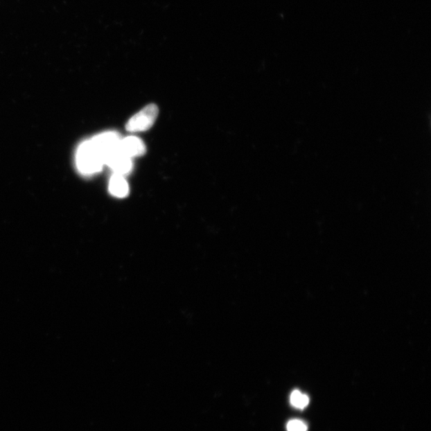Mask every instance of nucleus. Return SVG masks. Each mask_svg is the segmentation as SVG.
<instances>
[{
  "instance_id": "6",
  "label": "nucleus",
  "mask_w": 431,
  "mask_h": 431,
  "mask_svg": "<svg viewBox=\"0 0 431 431\" xmlns=\"http://www.w3.org/2000/svg\"><path fill=\"white\" fill-rule=\"evenodd\" d=\"M290 402L294 407L304 409L308 406L309 398L301 392L296 390L292 393Z\"/></svg>"
},
{
  "instance_id": "7",
  "label": "nucleus",
  "mask_w": 431,
  "mask_h": 431,
  "mask_svg": "<svg viewBox=\"0 0 431 431\" xmlns=\"http://www.w3.org/2000/svg\"><path fill=\"white\" fill-rule=\"evenodd\" d=\"M288 431H307L308 427L301 420H291L287 425Z\"/></svg>"
},
{
  "instance_id": "4",
  "label": "nucleus",
  "mask_w": 431,
  "mask_h": 431,
  "mask_svg": "<svg viewBox=\"0 0 431 431\" xmlns=\"http://www.w3.org/2000/svg\"><path fill=\"white\" fill-rule=\"evenodd\" d=\"M109 166L115 173L123 175H127L133 168V162L130 157H126L120 153L118 150H115L114 153L110 155L106 161V164Z\"/></svg>"
},
{
  "instance_id": "5",
  "label": "nucleus",
  "mask_w": 431,
  "mask_h": 431,
  "mask_svg": "<svg viewBox=\"0 0 431 431\" xmlns=\"http://www.w3.org/2000/svg\"><path fill=\"white\" fill-rule=\"evenodd\" d=\"M109 192L112 195L117 197H125L128 195V183L125 180L123 175L114 173L109 184Z\"/></svg>"
},
{
  "instance_id": "3",
  "label": "nucleus",
  "mask_w": 431,
  "mask_h": 431,
  "mask_svg": "<svg viewBox=\"0 0 431 431\" xmlns=\"http://www.w3.org/2000/svg\"><path fill=\"white\" fill-rule=\"evenodd\" d=\"M118 150L121 154L132 159V157L144 155L146 148L143 141L137 137H128V138L120 139Z\"/></svg>"
},
{
  "instance_id": "2",
  "label": "nucleus",
  "mask_w": 431,
  "mask_h": 431,
  "mask_svg": "<svg viewBox=\"0 0 431 431\" xmlns=\"http://www.w3.org/2000/svg\"><path fill=\"white\" fill-rule=\"evenodd\" d=\"M157 115L159 108L155 104H150L128 121L126 130L132 133L148 130L155 124Z\"/></svg>"
},
{
  "instance_id": "1",
  "label": "nucleus",
  "mask_w": 431,
  "mask_h": 431,
  "mask_svg": "<svg viewBox=\"0 0 431 431\" xmlns=\"http://www.w3.org/2000/svg\"><path fill=\"white\" fill-rule=\"evenodd\" d=\"M77 166L86 175H91L102 170L105 165L103 157L91 140L83 143L77 152Z\"/></svg>"
}]
</instances>
